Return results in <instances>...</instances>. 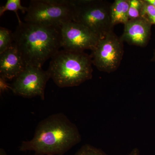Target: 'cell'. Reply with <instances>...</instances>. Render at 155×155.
Instances as JSON below:
<instances>
[{
    "mask_svg": "<svg viewBox=\"0 0 155 155\" xmlns=\"http://www.w3.org/2000/svg\"><path fill=\"white\" fill-rule=\"evenodd\" d=\"M81 141L77 126L62 113L52 114L37 126L33 138L23 141L20 151L35 155H63Z\"/></svg>",
    "mask_w": 155,
    "mask_h": 155,
    "instance_id": "1",
    "label": "cell"
},
{
    "mask_svg": "<svg viewBox=\"0 0 155 155\" xmlns=\"http://www.w3.org/2000/svg\"><path fill=\"white\" fill-rule=\"evenodd\" d=\"M14 35V44L26 66L41 67L61 48V27L22 22Z\"/></svg>",
    "mask_w": 155,
    "mask_h": 155,
    "instance_id": "2",
    "label": "cell"
},
{
    "mask_svg": "<svg viewBox=\"0 0 155 155\" xmlns=\"http://www.w3.org/2000/svg\"><path fill=\"white\" fill-rule=\"evenodd\" d=\"M91 57L84 52L59 51L51 58L48 69L60 87L78 86L92 78Z\"/></svg>",
    "mask_w": 155,
    "mask_h": 155,
    "instance_id": "3",
    "label": "cell"
},
{
    "mask_svg": "<svg viewBox=\"0 0 155 155\" xmlns=\"http://www.w3.org/2000/svg\"><path fill=\"white\" fill-rule=\"evenodd\" d=\"M73 21L83 25L100 38L114 31L111 4L104 0H70Z\"/></svg>",
    "mask_w": 155,
    "mask_h": 155,
    "instance_id": "4",
    "label": "cell"
},
{
    "mask_svg": "<svg viewBox=\"0 0 155 155\" xmlns=\"http://www.w3.org/2000/svg\"><path fill=\"white\" fill-rule=\"evenodd\" d=\"M24 20L35 24L61 27L73 21L70 0H31Z\"/></svg>",
    "mask_w": 155,
    "mask_h": 155,
    "instance_id": "5",
    "label": "cell"
},
{
    "mask_svg": "<svg viewBox=\"0 0 155 155\" xmlns=\"http://www.w3.org/2000/svg\"><path fill=\"white\" fill-rule=\"evenodd\" d=\"M123 42L114 31L100 38L90 55L93 64L102 72L111 73L116 71L123 58Z\"/></svg>",
    "mask_w": 155,
    "mask_h": 155,
    "instance_id": "6",
    "label": "cell"
},
{
    "mask_svg": "<svg viewBox=\"0 0 155 155\" xmlns=\"http://www.w3.org/2000/svg\"><path fill=\"white\" fill-rule=\"evenodd\" d=\"M51 78L48 70L41 67L26 66L25 69L14 79L11 90L16 95L25 98L39 97L45 100L47 83Z\"/></svg>",
    "mask_w": 155,
    "mask_h": 155,
    "instance_id": "7",
    "label": "cell"
},
{
    "mask_svg": "<svg viewBox=\"0 0 155 155\" xmlns=\"http://www.w3.org/2000/svg\"><path fill=\"white\" fill-rule=\"evenodd\" d=\"M61 48L71 51H93L100 39L89 28L74 21L61 25Z\"/></svg>",
    "mask_w": 155,
    "mask_h": 155,
    "instance_id": "8",
    "label": "cell"
},
{
    "mask_svg": "<svg viewBox=\"0 0 155 155\" xmlns=\"http://www.w3.org/2000/svg\"><path fill=\"white\" fill-rule=\"evenodd\" d=\"M151 25L142 17L129 20L124 25L121 38L128 44L144 47L149 41Z\"/></svg>",
    "mask_w": 155,
    "mask_h": 155,
    "instance_id": "9",
    "label": "cell"
},
{
    "mask_svg": "<svg viewBox=\"0 0 155 155\" xmlns=\"http://www.w3.org/2000/svg\"><path fill=\"white\" fill-rule=\"evenodd\" d=\"M26 65L14 44L0 54V77L14 79L24 70Z\"/></svg>",
    "mask_w": 155,
    "mask_h": 155,
    "instance_id": "10",
    "label": "cell"
},
{
    "mask_svg": "<svg viewBox=\"0 0 155 155\" xmlns=\"http://www.w3.org/2000/svg\"><path fill=\"white\" fill-rule=\"evenodd\" d=\"M129 0H116L111 4L110 17L112 25L126 24L128 20Z\"/></svg>",
    "mask_w": 155,
    "mask_h": 155,
    "instance_id": "11",
    "label": "cell"
},
{
    "mask_svg": "<svg viewBox=\"0 0 155 155\" xmlns=\"http://www.w3.org/2000/svg\"><path fill=\"white\" fill-rule=\"evenodd\" d=\"M12 11L15 12L19 23L22 22L18 14V11H21L23 14L27 13L28 7H23L21 5L20 0H8L4 6L0 8V16L2 17L6 11Z\"/></svg>",
    "mask_w": 155,
    "mask_h": 155,
    "instance_id": "12",
    "label": "cell"
},
{
    "mask_svg": "<svg viewBox=\"0 0 155 155\" xmlns=\"http://www.w3.org/2000/svg\"><path fill=\"white\" fill-rule=\"evenodd\" d=\"M14 44V33L4 27L0 28V54L13 46Z\"/></svg>",
    "mask_w": 155,
    "mask_h": 155,
    "instance_id": "13",
    "label": "cell"
},
{
    "mask_svg": "<svg viewBox=\"0 0 155 155\" xmlns=\"http://www.w3.org/2000/svg\"><path fill=\"white\" fill-rule=\"evenodd\" d=\"M142 1L141 17L146 19L152 25H155V6L149 2L147 0Z\"/></svg>",
    "mask_w": 155,
    "mask_h": 155,
    "instance_id": "14",
    "label": "cell"
},
{
    "mask_svg": "<svg viewBox=\"0 0 155 155\" xmlns=\"http://www.w3.org/2000/svg\"><path fill=\"white\" fill-rule=\"evenodd\" d=\"M129 20L141 17L143 7L142 0H129Z\"/></svg>",
    "mask_w": 155,
    "mask_h": 155,
    "instance_id": "15",
    "label": "cell"
},
{
    "mask_svg": "<svg viewBox=\"0 0 155 155\" xmlns=\"http://www.w3.org/2000/svg\"><path fill=\"white\" fill-rule=\"evenodd\" d=\"M75 155H108L103 150L89 144L84 145Z\"/></svg>",
    "mask_w": 155,
    "mask_h": 155,
    "instance_id": "16",
    "label": "cell"
},
{
    "mask_svg": "<svg viewBox=\"0 0 155 155\" xmlns=\"http://www.w3.org/2000/svg\"><path fill=\"white\" fill-rule=\"evenodd\" d=\"M8 89L11 90V85L7 83L6 79L0 77V91L1 93L4 92Z\"/></svg>",
    "mask_w": 155,
    "mask_h": 155,
    "instance_id": "17",
    "label": "cell"
},
{
    "mask_svg": "<svg viewBox=\"0 0 155 155\" xmlns=\"http://www.w3.org/2000/svg\"><path fill=\"white\" fill-rule=\"evenodd\" d=\"M122 155H140V151L137 148H135L132 150L131 152L127 154Z\"/></svg>",
    "mask_w": 155,
    "mask_h": 155,
    "instance_id": "18",
    "label": "cell"
},
{
    "mask_svg": "<svg viewBox=\"0 0 155 155\" xmlns=\"http://www.w3.org/2000/svg\"><path fill=\"white\" fill-rule=\"evenodd\" d=\"M0 155H8L5 150L3 148L0 149Z\"/></svg>",
    "mask_w": 155,
    "mask_h": 155,
    "instance_id": "19",
    "label": "cell"
},
{
    "mask_svg": "<svg viewBox=\"0 0 155 155\" xmlns=\"http://www.w3.org/2000/svg\"><path fill=\"white\" fill-rule=\"evenodd\" d=\"M148 2L155 6V0H147Z\"/></svg>",
    "mask_w": 155,
    "mask_h": 155,
    "instance_id": "20",
    "label": "cell"
},
{
    "mask_svg": "<svg viewBox=\"0 0 155 155\" xmlns=\"http://www.w3.org/2000/svg\"><path fill=\"white\" fill-rule=\"evenodd\" d=\"M154 60H155V53L154 54Z\"/></svg>",
    "mask_w": 155,
    "mask_h": 155,
    "instance_id": "21",
    "label": "cell"
}]
</instances>
